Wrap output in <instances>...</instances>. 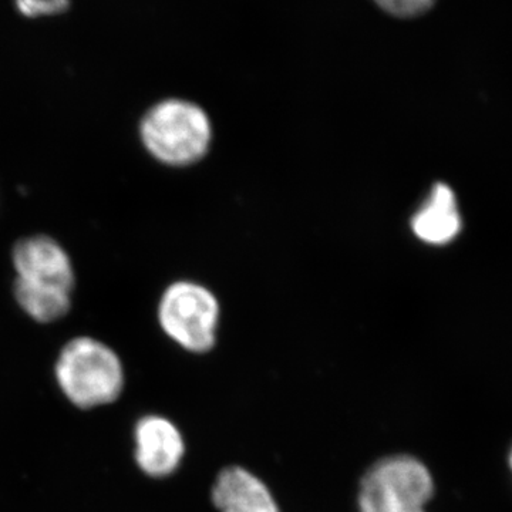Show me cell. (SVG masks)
<instances>
[{
    "instance_id": "cell-1",
    "label": "cell",
    "mask_w": 512,
    "mask_h": 512,
    "mask_svg": "<svg viewBox=\"0 0 512 512\" xmlns=\"http://www.w3.org/2000/svg\"><path fill=\"white\" fill-rule=\"evenodd\" d=\"M141 140L161 163L188 165L201 160L211 141V123L197 104L165 100L156 104L141 121Z\"/></svg>"
},
{
    "instance_id": "cell-2",
    "label": "cell",
    "mask_w": 512,
    "mask_h": 512,
    "mask_svg": "<svg viewBox=\"0 0 512 512\" xmlns=\"http://www.w3.org/2000/svg\"><path fill=\"white\" fill-rule=\"evenodd\" d=\"M56 375L64 394L83 409L114 402L124 386L119 356L92 338L67 343L57 360Z\"/></svg>"
},
{
    "instance_id": "cell-3",
    "label": "cell",
    "mask_w": 512,
    "mask_h": 512,
    "mask_svg": "<svg viewBox=\"0 0 512 512\" xmlns=\"http://www.w3.org/2000/svg\"><path fill=\"white\" fill-rule=\"evenodd\" d=\"M434 484L416 458L397 456L377 463L360 485V512H426Z\"/></svg>"
},
{
    "instance_id": "cell-4",
    "label": "cell",
    "mask_w": 512,
    "mask_h": 512,
    "mask_svg": "<svg viewBox=\"0 0 512 512\" xmlns=\"http://www.w3.org/2000/svg\"><path fill=\"white\" fill-rule=\"evenodd\" d=\"M217 299L204 286L177 282L161 298L160 323L164 332L190 352H207L215 343Z\"/></svg>"
},
{
    "instance_id": "cell-5",
    "label": "cell",
    "mask_w": 512,
    "mask_h": 512,
    "mask_svg": "<svg viewBox=\"0 0 512 512\" xmlns=\"http://www.w3.org/2000/svg\"><path fill=\"white\" fill-rule=\"evenodd\" d=\"M16 281L50 291L72 292L74 272L66 251L49 237L22 239L13 249Z\"/></svg>"
},
{
    "instance_id": "cell-6",
    "label": "cell",
    "mask_w": 512,
    "mask_h": 512,
    "mask_svg": "<svg viewBox=\"0 0 512 512\" xmlns=\"http://www.w3.org/2000/svg\"><path fill=\"white\" fill-rule=\"evenodd\" d=\"M137 463L151 477L170 476L184 456V441L171 421L158 416L140 420L136 429Z\"/></svg>"
},
{
    "instance_id": "cell-7",
    "label": "cell",
    "mask_w": 512,
    "mask_h": 512,
    "mask_svg": "<svg viewBox=\"0 0 512 512\" xmlns=\"http://www.w3.org/2000/svg\"><path fill=\"white\" fill-rule=\"evenodd\" d=\"M212 501L221 512H279L265 484L241 467L222 471Z\"/></svg>"
},
{
    "instance_id": "cell-8",
    "label": "cell",
    "mask_w": 512,
    "mask_h": 512,
    "mask_svg": "<svg viewBox=\"0 0 512 512\" xmlns=\"http://www.w3.org/2000/svg\"><path fill=\"white\" fill-rule=\"evenodd\" d=\"M414 234L427 244L444 245L453 241L461 229L456 195L446 184H437L429 200L412 221Z\"/></svg>"
},
{
    "instance_id": "cell-9",
    "label": "cell",
    "mask_w": 512,
    "mask_h": 512,
    "mask_svg": "<svg viewBox=\"0 0 512 512\" xmlns=\"http://www.w3.org/2000/svg\"><path fill=\"white\" fill-rule=\"evenodd\" d=\"M15 296L23 311L39 322H53L63 318L70 309V293L35 288L15 282Z\"/></svg>"
},
{
    "instance_id": "cell-10",
    "label": "cell",
    "mask_w": 512,
    "mask_h": 512,
    "mask_svg": "<svg viewBox=\"0 0 512 512\" xmlns=\"http://www.w3.org/2000/svg\"><path fill=\"white\" fill-rule=\"evenodd\" d=\"M437 0H375L377 6L396 18L409 19L424 15Z\"/></svg>"
},
{
    "instance_id": "cell-11",
    "label": "cell",
    "mask_w": 512,
    "mask_h": 512,
    "mask_svg": "<svg viewBox=\"0 0 512 512\" xmlns=\"http://www.w3.org/2000/svg\"><path fill=\"white\" fill-rule=\"evenodd\" d=\"M19 12L28 18L55 15L69 6V0H16Z\"/></svg>"
},
{
    "instance_id": "cell-12",
    "label": "cell",
    "mask_w": 512,
    "mask_h": 512,
    "mask_svg": "<svg viewBox=\"0 0 512 512\" xmlns=\"http://www.w3.org/2000/svg\"><path fill=\"white\" fill-rule=\"evenodd\" d=\"M510 466L512 468V451H511V454H510Z\"/></svg>"
}]
</instances>
